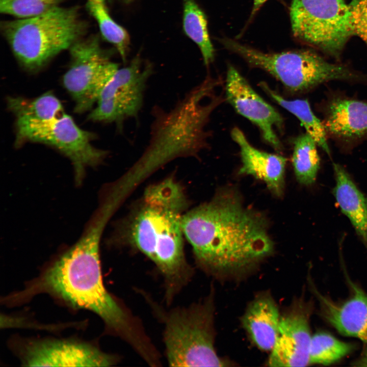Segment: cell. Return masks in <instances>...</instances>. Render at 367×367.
Wrapping results in <instances>:
<instances>
[{
    "label": "cell",
    "instance_id": "obj_10",
    "mask_svg": "<svg viewBox=\"0 0 367 367\" xmlns=\"http://www.w3.org/2000/svg\"><path fill=\"white\" fill-rule=\"evenodd\" d=\"M69 49L71 62L63 83L74 101V111L81 113L96 104L119 66L110 60L97 37L81 39Z\"/></svg>",
    "mask_w": 367,
    "mask_h": 367
},
{
    "label": "cell",
    "instance_id": "obj_26",
    "mask_svg": "<svg viewBox=\"0 0 367 367\" xmlns=\"http://www.w3.org/2000/svg\"><path fill=\"white\" fill-rule=\"evenodd\" d=\"M65 0H0L2 13L18 19L28 18L41 15L59 6Z\"/></svg>",
    "mask_w": 367,
    "mask_h": 367
},
{
    "label": "cell",
    "instance_id": "obj_2",
    "mask_svg": "<svg viewBox=\"0 0 367 367\" xmlns=\"http://www.w3.org/2000/svg\"><path fill=\"white\" fill-rule=\"evenodd\" d=\"M110 213L99 208L80 239L25 289L5 298L18 304L37 294L46 293L76 308L97 314L106 326L128 343L138 353L149 342L136 322L111 296L101 275L99 243Z\"/></svg>",
    "mask_w": 367,
    "mask_h": 367
},
{
    "label": "cell",
    "instance_id": "obj_11",
    "mask_svg": "<svg viewBox=\"0 0 367 367\" xmlns=\"http://www.w3.org/2000/svg\"><path fill=\"white\" fill-rule=\"evenodd\" d=\"M152 73L151 64L143 63L139 56L126 67L118 68L102 90L88 118L115 122L121 128L125 120L138 116L146 83Z\"/></svg>",
    "mask_w": 367,
    "mask_h": 367
},
{
    "label": "cell",
    "instance_id": "obj_5",
    "mask_svg": "<svg viewBox=\"0 0 367 367\" xmlns=\"http://www.w3.org/2000/svg\"><path fill=\"white\" fill-rule=\"evenodd\" d=\"M2 33L20 65L37 71L85 33L78 8L59 6L33 17L4 21Z\"/></svg>",
    "mask_w": 367,
    "mask_h": 367
},
{
    "label": "cell",
    "instance_id": "obj_22",
    "mask_svg": "<svg viewBox=\"0 0 367 367\" xmlns=\"http://www.w3.org/2000/svg\"><path fill=\"white\" fill-rule=\"evenodd\" d=\"M7 102L9 109L16 119L46 120L61 115L63 112L60 101L49 92L33 99L9 97Z\"/></svg>",
    "mask_w": 367,
    "mask_h": 367
},
{
    "label": "cell",
    "instance_id": "obj_16",
    "mask_svg": "<svg viewBox=\"0 0 367 367\" xmlns=\"http://www.w3.org/2000/svg\"><path fill=\"white\" fill-rule=\"evenodd\" d=\"M350 297L339 302L322 295L312 284L311 290L319 301L322 317L343 335L367 343V293L348 280Z\"/></svg>",
    "mask_w": 367,
    "mask_h": 367
},
{
    "label": "cell",
    "instance_id": "obj_14",
    "mask_svg": "<svg viewBox=\"0 0 367 367\" xmlns=\"http://www.w3.org/2000/svg\"><path fill=\"white\" fill-rule=\"evenodd\" d=\"M225 92L226 99L236 112L256 125L264 140L271 147L281 151L282 146L275 130L276 128L282 130V117L231 65L227 72Z\"/></svg>",
    "mask_w": 367,
    "mask_h": 367
},
{
    "label": "cell",
    "instance_id": "obj_29",
    "mask_svg": "<svg viewBox=\"0 0 367 367\" xmlns=\"http://www.w3.org/2000/svg\"><path fill=\"white\" fill-rule=\"evenodd\" d=\"M268 0H254L253 6L251 11L250 20L254 17V15L258 12L260 8Z\"/></svg>",
    "mask_w": 367,
    "mask_h": 367
},
{
    "label": "cell",
    "instance_id": "obj_25",
    "mask_svg": "<svg viewBox=\"0 0 367 367\" xmlns=\"http://www.w3.org/2000/svg\"><path fill=\"white\" fill-rule=\"evenodd\" d=\"M354 345L341 341L325 332H318L311 337L309 363L327 365L350 353Z\"/></svg>",
    "mask_w": 367,
    "mask_h": 367
},
{
    "label": "cell",
    "instance_id": "obj_27",
    "mask_svg": "<svg viewBox=\"0 0 367 367\" xmlns=\"http://www.w3.org/2000/svg\"><path fill=\"white\" fill-rule=\"evenodd\" d=\"M348 4L353 36L359 37L367 46V0H351Z\"/></svg>",
    "mask_w": 367,
    "mask_h": 367
},
{
    "label": "cell",
    "instance_id": "obj_3",
    "mask_svg": "<svg viewBox=\"0 0 367 367\" xmlns=\"http://www.w3.org/2000/svg\"><path fill=\"white\" fill-rule=\"evenodd\" d=\"M188 201L184 188L170 177L148 186L127 226L131 245L163 274L170 299L191 275L184 254L182 220Z\"/></svg>",
    "mask_w": 367,
    "mask_h": 367
},
{
    "label": "cell",
    "instance_id": "obj_30",
    "mask_svg": "<svg viewBox=\"0 0 367 367\" xmlns=\"http://www.w3.org/2000/svg\"><path fill=\"white\" fill-rule=\"evenodd\" d=\"M124 1H125L126 3H130V2H131L133 0H124Z\"/></svg>",
    "mask_w": 367,
    "mask_h": 367
},
{
    "label": "cell",
    "instance_id": "obj_19",
    "mask_svg": "<svg viewBox=\"0 0 367 367\" xmlns=\"http://www.w3.org/2000/svg\"><path fill=\"white\" fill-rule=\"evenodd\" d=\"M333 167L335 178L333 194L336 201L367 248V198L342 166L333 163Z\"/></svg>",
    "mask_w": 367,
    "mask_h": 367
},
{
    "label": "cell",
    "instance_id": "obj_20",
    "mask_svg": "<svg viewBox=\"0 0 367 367\" xmlns=\"http://www.w3.org/2000/svg\"><path fill=\"white\" fill-rule=\"evenodd\" d=\"M259 86L275 102L295 116L305 128L306 133L314 139L318 147L331 156L328 139L322 121L314 114L307 99L287 100L265 82H260Z\"/></svg>",
    "mask_w": 367,
    "mask_h": 367
},
{
    "label": "cell",
    "instance_id": "obj_6",
    "mask_svg": "<svg viewBox=\"0 0 367 367\" xmlns=\"http://www.w3.org/2000/svg\"><path fill=\"white\" fill-rule=\"evenodd\" d=\"M222 42L249 65L269 73L293 95L305 94L331 81L367 85V73L347 64L330 62L312 50L267 53L229 39Z\"/></svg>",
    "mask_w": 367,
    "mask_h": 367
},
{
    "label": "cell",
    "instance_id": "obj_13",
    "mask_svg": "<svg viewBox=\"0 0 367 367\" xmlns=\"http://www.w3.org/2000/svg\"><path fill=\"white\" fill-rule=\"evenodd\" d=\"M312 303L300 298L280 317L277 337L268 360L270 366H305L309 364Z\"/></svg>",
    "mask_w": 367,
    "mask_h": 367
},
{
    "label": "cell",
    "instance_id": "obj_28",
    "mask_svg": "<svg viewBox=\"0 0 367 367\" xmlns=\"http://www.w3.org/2000/svg\"><path fill=\"white\" fill-rule=\"evenodd\" d=\"M354 363L357 366H367V343H365L360 357Z\"/></svg>",
    "mask_w": 367,
    "mask_h": 367
},
{
    "label": "cell",
    "instance_id": "obj_7",
    "mask_svg": "<svg viewBox=\"0 0 367 367\" xmlns=\"http://www.w3.org/2000/svg\"><path fill=\"white\" fill-rule=\"evenodd\" d=\"M212 298L189 309L176 310L166 322L164 340L173 366H223L214 348Z\"/></svg>",
    "mask_w": 367,
    "mask_h": 367
},
{
    "label": "cell",
    "instance_id": "obj_18",
    "mask_svg": "<svg viewBox=\"0 0 367 367\" xmlns=\"http://www.w3.org/2000/svg\"><path fill=\"white\" fill-rule=\"evenodd\" d=\"M280 317L277 305L270 294L261 293L249 303L242 323L257 347L271 351L277 337Z\"/></svg>",
    "mask_w": 367,
    "mask_h": 367
},
{
    "label": "cell",
    "instance_id": "obj_12",
    "mask_svg": "<svg viewBox=\"0 0 367 367\" xmlns=\"http://www.w3.org/2000/svg\"><path fill=\"white\" fill-rule=\"evenodd\" d=\"M316 108L322 116L328 139L342 152L350 153L367 142V100L329 90Z\"/></svg>",
    "mask_w": 367,
    "mask_h": 367
},
{
    "label": "cell",
    "instance_id": "obj_23",
    "mask_svg": "<svg viewBox=\"0 0 367 367\" xmlns=\"http://www.w3.org/2000/svg\"><path fill=\"white\" fill-rule=\"evenodd\" d=\"M183 28L186 34L199 47L205 65L214 60V49L211 41L204 13L195 0H183Z\"/></svg>",
    "mask_w": 367,
    "mask_h": 367
},
{
    "label": "cell",
    "instance_id": "obj_24",
    "mask_svg": "<svg viewBox=\"0 0 367 367\" xmlns=\"http://www.w3.org/2000/svg\"><path fill=\"white\" fill-rule=\"evenodd\" d=\"M86 5L90 13L97 21L102 36L115 46L125 61L130 42L126 31L112 19L105 0H87Z\"/></svg>",
    "mask_w": 367,
    "mask_h": 367
},
{
    "label": "cell",
    "instance_id": "obj_15",
    "mask_svg": "<svg viewBox=\"0 0 367 367\" xmlns=\"http://www.w3.org/2000/svg\"><path fill=\"white\" fill-rule=\"evenodd\" d=\"M116 358L88 344L69 340H48L27 346L25 366H107Z\"/></svg>",
    "mask_w": 367,
    "mask_h": 367
},
{
    "label": "cell",
    "instance_id": "obj_21",
    "mask_svg": "<svg viewBox=\"0 0 367 367\" xmlns=\"http://www.w3.org/2000/svg\"><path fill=\"white\" fill-rule=\"evenodd\" d=\"M293 144L292 162L296 178L302 185H311L315 182L320 168L318 146L307 133L297 137Z\"/></svg>",
    "mask_w": 367,
    "mask_h": 367
},
{
    "label": "cell",
    "instance_id": "obj_9",
    "mask_svg": "<svg viewBox=\"0 0 367 367\" xmlns=\"http://www.w3.org/2000/svg\"><path fill=\"white\" fill-rule=\"evenodd\" d=\"M16 122V144L31 142L56 148L71 161L78 185L86 168L98 165L107 155L92 144L93 135L79 127L67 114L46 120L18 119Z\"/></svg>",
    "mask_w": 367,
    "mask_h": 367
},
{
    "label": "cell",
    "instance_id": "obj_8",
    "mask_svg": "<svg viewBox=\"0 0 367 367\" xmlns=\"http://www.w3.org/2000/svg\"><path fill=\"white\" fill-rule=\"evenodd\" d=\"M290 16L295 38L337 62L340 60L353 36L346 0H292Z\"/></svg>",
    "mask_w": 367,
    "mask_h": 367
},
{
    "label": "cell",
    "instance_id": "obj_4",
    "mask_svg": "<svg viewBox=\"0 0 367 367\" xmlns=\"http://www.w3.org/2000/svg\"><path fill=\"white\" fill-rule=\"evenodd\" d=\"M221 83L220 78L207 76L170 110L155 106L150 139L137 163L150 172L175 158L196 156L207 147L206 125L224 100L216 93Z\"/></svg>",
    "mask_w": 367,
    "mask_h": 367
},
{
    "label": "cell",
    "instance_id": "obj_17",
    "mask_svg": "<svg viewBox=\"0 0 367 367\" xmlns=\"http://www.w3.org/2000/svg\"><path fill=\"white\" fill-rule=\"evenodd\" d=\"M231 136L240 151L242 165L238 174L251 175L263 181L272 194L281 197L284 190L286 158L256 149L238 127L232 129Z\"/></svg>",
    "mask_w": 367,
    "mask_h": 367
},
{
    "label": "cell",
    "instance_id": "obj_1",
    "mask_svg": "<svg viewBox=\"0 0 367 367\" xmlns=\"http://www.w3.org/2000/svg\"><path fill=\"white\" fill-rule=\"evenodd\" d=\"M182 227L198 264L220 278L244 277L274 251L266 217L246 207L232 187L186 212Z\"/></svg>",
    "mask_w": 367,
    "mask_h": 367
}]
</instances>
